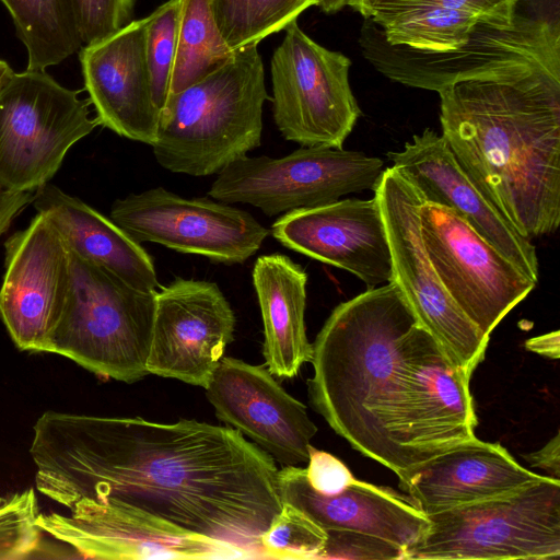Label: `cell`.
Instances as JSON below:
<instances>
[{
	"label": "cell",
	"instance_id": "obj_19",
	"mask_svg": "<svg viewBox=\"0 0 560 560\" xmlns=\"http://www.w3.org/2000/svg\"><path fill=\"white\" fill-rule=\"evenodd\" d=\"M387 158L425 201L454 211L537 283L539 264L532 240L523 236L480 191L442 135L427 128L406 142L402 150L388 152Z\"/></svg>",
	"mask_w": 560,
	"mask_h": 560
},
{
	"label": "cell",
	"instance_id": "obj_38",
	"mask_svg": "<svg viewBox=\"0 0 560 560\" xmlns=\"http://www.w3.org/2000/svg\"><path fill=\"white\" fill-rule=\"evenodd\" d=\"M524 458L536 468L545 470L551 478L560 480V436L557 433L540 450L524 455Z\"/></svg>",
	"mask_w": 560,
	"mask_h": 560
},
{
	"label": "cell",
	"instance_id": "obj_5",
	"mask_svg": "<svg viewBox=\"0 0 560 560\" xmlns=\"http://www.w3.org/2000/svg\"><path fill=\"white\" fill-rule=\"evenodd\" d=\"M70 255L71 288L45 352L66 357L101 377L141 380L149 374L156 291L138 290Z\"/></svg>",
	"mask_w": 560,
	"mask_h": 560
},
{
	"label": "cell",
	"instance_id": "obj_35",
	"mask_svg": "<svg viewBox=\"0 0 560 560\" xmlns=\"http://www.w3.org/2000/svg\"><path fill=\"white\" fill-rule=\"evenodd\" d=\"M305 476L314 490L327 495L342 491L354 479L341 460L327 452L314 448L312 445Z\"/></svg>",
	"mask_w": 560,
	"mask_h": 560
},
{
	"label": "cell",
	"instance_id": "obj_12",
	"mask_svg": "<svg viewBox=\"0 0 560 560\" xmlns=\"http://www.w3.org/2000/svg\"><path fill=\"white\" fill-rule=\"evenodd\" d=\"M419 220L425 252L441 283L490 337L536 282L447 207L423 201Z\"/></svg>",
	"mask_w": 560,
	"mask_h": 560
},
{
	"label": "cell",
	"instance_id": "obj_16",
	"mask_svg": "<svg viewBox=\"0 0 560 560\" xmlns=\"http://www.w3.org/2000/svg\"><path fill=\"white\" fill-rule=\"evenodd\" d=\"M234 312L217 283L176 278L155 292L149 374L206 388L233 340Z\"/></svg>",
	"mask_w": 560,
	"mask_h": 560
},
{
	"label": "cell",
	"instance_id": "obj_32",
	"mask_svg": "<svg viewBox=\"0 0 560 560\" xmlns=\"http://www.w3.org/2000/svg\"><path fill=\"white\" fill-rule=\"evenodd\" d=\"M515 0H348L364 19L373 21L421 7L459 10L481 20L508 26L513 22Z\"/></svg>",
	"mask_w": 560,
	"mask_h": 560
},
{
	"label": "cell",
	"instance_id": "obj_3",
	"mask_svg": "<svg viewBox=\"0 0 560 560\" xmlns=\"http://www.w3.org/2000/svg\"><path fill=\"white\" fill-rule=\"evenodd\" d=\"M440 121L458 163L525 237L560 224V73L470 80L438 92Z\"/></svg>",
	"mask_w": 560,
	"mask_h": 560
},
{
	"label": "cell",
	"instance_id": "obj_31",
	"mask_svg": "<svg viewBox=\"0 0 560 560\" xmlns=\"http://www.w3.org/2000/svg\"><path fill=\"white\" fill-rule=\"evenodd\" d=\"M33 488L0 498V560L26 559L39 549L43 530Z\"/></svg>",
	"mask_w": 560,
	"mask_h": 560
},
{
	"label": "cell",
	"instance_id": "obj_8",
	"mask_svg": "<svg viewBox=\"0 0 560 560\" xmlns=\"http://www.w3.org/2000/svg\"><path fill=\"white\" fill-rule=\"evenodd\" d=\"M45 70L13 72L0 88V183L34 192L48 184L68 151L98 122L90 101Z\"/></svg>",
	"mask_w": 560,
	"mask_h": 560
},
{
	"label": "cell",
	"instance_id": "obj_28",
	"mask_svg": "<svg viewBox=\"0 0 560 560\" xmlns=\"http://www.w3.org/2000/svg\"><path fill=\"white\" fill-rule=\"evenodd\" d=\"M373 21V20H372ZM386 40L421 50H450L464 44L480 18L459 10L421 7L374 21Z\"/></svg>",
	"mask_w": 560,
	"mask_h": 560
},
{
	"label": "cell",
	"instance_id": "obj_30",
	"mask_svg": "<svg viewBox=\"0 0 560 560\" xmlns=\"http://www.w3.org/2000/svg\"><path fill=\"white\" fill-rule=\"evenodd\" d=\"M183 0H170L147 16L145 48L153 100L161 112L170 93Z\"/></svg>",
	"mask_w": 560,
	"mask_h": 560
},
{
	"label": "cell",
	"instance_id": "obj_4",
	"mask_svg": "<svg viewBox=\"0 0 560 560\" xmlns=\"http://www.w3.org/2000/svg\"><path fill=\"white\" fill-rule=\"evenodd\" d=\"M270 100L258 45L167 97L151 145L165 170L190 176L218 174L260 145L262 106Z\"/></svg>",
	"mask_w": 560,
	"mask_h": 560
},
{
	"label": "cell",
	"instance_id": "obj_23",
	"mask_svg": "<svg viewBox=\"0 0 560 560\" xmlns=\"http://www.w3.org/2000/svg\"><path fill=\"white\" fill-rule=\"evenodd\" d=\"M32 205L52 222L71 253L138 290L161 287L152 257L110 218L51 184L34 191Z\"/></svg>",
	"mask_w": 560,
	"mask_h": 560
},
{
	"label": "cell",
	"instance_id": "obj_9",
	"mask_svg": "<svg viewBox=\"0 0 560 560\" xmlns=\"http://www.w3.org/2000/svg\"><path fill=\"white\" fill-rule=\"evenodd\" d=\"M384 170L378 158L324 145L301 147L279 159L246 154L217 174L208 195L275 217L327 205L349 194L374 191Z\"/></svg>",
	"mask_w": 560,
	"mask_h": 560
},
{
	"label": "cell",
	"instance_id": "obj_15",
	"mask_svg": "<svg viewBox=\"0 0 560 560\" xmlns=\"http://www.w3.org/2000/svg\"><path fill=\"white\" fill-rule=\"evenodd\" d=\"M0 319L22 351L45 352L72 281L71 255L42 213L4 243Z\"/></svg>",
	"mask_w": 560,
	"mask_h": 560
},
{
	"label": "cell",
	"instance_id": "obj_18",
	"mask_svg": "<svg viewBox=\"0 0 560 560\" xmlns=\"http://www.w3.org/2000/svg\"><path fill=\"white\" fill-rule=\"evenodd\" d=\"M271 234L289 249L351 272L369 289L392 281L389 242L375 196L289 211L275 221Z\"/></svg>",
	"mask_w": 560,
	"mask_h": 560
},
{
	"label": "cell",
	"instance_id": "obj_37",
	"mask_svg": "<svg viewBox=\"0 0 560 560\" xmlns=\"http://www.w3.org/2000/svg\"><path fill=\"white\" fill-rule=\"evenodd\" d=\"M34 192L13 191L0 183V237L10 228L13 220L32 203Z\"/></svg>",
	"mask_w": 560,
	"mask_h": 560
},
{
	"label": "cell",
	"instance_id": "obj_25",
	"mask_svg": "<svg viewBox=\"0 0 560 560\" xmlns=\"http://www.w3.org/2000/svg\"><path fill=\"white\" fill-rule=\"evenodd\" d=\"M27 52L26 70H46L79 51L74 0H0Z\"/></svg>",
	"mask_w": 560,
	"mask_h": 560
},
{
	"label": "cell",
	"instance_id": "obj_24",
	"mask_svg": "<svg viewBox=\"0 0 560 560\" xmlns=\"http://www.w3.org/2000/svg\"><path fill=\"white\" fill-rule=\"evenodd\" d=\"M252 277L262 317L267 369L279 378H292L312 359L305 329L307 275L289 256L276 253L259 256Z\"/></svg>",
	"mask_w": 560,
	"mask_h": 560
},
{
	"label": "cell",
	"instance_id": "obj_34",
	"mask_svg": "<svg viewBox=\"0 0 560 560\" xmlns=\"http://www.w3.org/2000/svg\"><path fill=\"white\" fill-rule=\"evenodd\" d=\"M136 0H74L80 36L84 45L100 40L127 25Z\"/></svg>",
	"mask_w": 560,
	"mask_h": 560
},
{
	"label": "cell",
	"instance_id": "obj_29",
	"mask_svg": "<svg viewBox=\"0 0 560 560\" xmlns=\"http://www.w3.org/2000/svg\"><path fill=\"white\" fill-rule=\"evenodd\" d=\"M326 532L304 512L282 502L269 527L260 536L262 557L268 559H319Z\"/></svg>",
	"mask_w": 560,
	"mask_h": 560
},
{
	"label": "cell",
	"instance_id": "obj_26",
	"mask_svg": "<svg viewBox=\"0 0 560 560\" xmlns=\"http://www.w3.org/2000/svg\"><path fill=\"white\" fill-rule=\"evenodd\" d=\"M234 51L222 38L208 0H183L168 96L203 78Z\"/></svg>",
	"mask_w": 560,
	"mask_h": 560
},
{
	"label": "cell",
	"instance_id": "obj_41",
	"mask_svg": "<svg viewBox=\"0 0 560 560\" xmlns=\"http://www.w3.org/2000/svg\"><path fill=\"white\" fill-rule=\"evenodd\" d=\"M13 72L14 71L12 70L10 65L7 61L0 59V88L11 77Z\"/></svg>",
	"mask_w": 560,
	"mask_h": 560
},
{
	"label": "cell",
	"instance_id": "obj_14",
	"mask_svg": "<svg viewBox=\"0 0 560 560\" xmlns=\"http://www.w3.org/2000/svg\"><path fill=\"white\" fill-rule=\"evenodd\" d=\"M44 534L83 559L246 558L236 548L184 532L114 501L82 499L69 514L39 513Z\"/></svg>",
	"mask_w": 560,
	"mask_h": 560
},
{
	"label": "cell",
	"instance_id": "obj_39",
	"mask_svg": "<svg viewBox=\"0 0 560 560\" xmlns=\"http://www.w3.org/2000/svg\"><path fill=\"white\" fill-rule=\"evenodd\" d=\"M525 348L529 351L548 357L550 359L560 358V332L555 330L533 337L525 341Z\"/></svg>",
	"mask_w": 560,
	"mask_h": 560
},
{
	"label": "cell",
	"instance_id": "obj_1",
	"mask_svg": "<svg viewBox=\"0 0 560 560\" xmlns=\"http://www.w3.org/2000/svg\"><path fill=\"white\" fill-rule=\"evenodd\" d=\"M30 454L36 489L69 510L114 501L246 558H264L260 536L282 508L273 457L231 427L50 410Z\"/></svg>",
	"mask_w": 560,
	"mask_h": 560
},
{
	"label": "cell",
	"instance_id": "obj_21",
	"mask_svg": "<svg viewBox=\"0 0 560 560\" xmlns=\"http://www.w3.org/2000/svg\"><path fill=\"white\" fill-rule=\"evenodd\" d=\"M540 477L499 443L474 438L408 469L399 488L425 515L513 492Z\"/></svg>",
	"mask_w": 560,
	"mask_h": 560
},
{
	"label": "cell",
	"instance_id": "obj_36",
	"mask_svg": "<svg viewBox=\"0 0 560 560\" xmlns=\"http://www.w3.org/2000/svg\"><path fill=\"white\" fill-rule=\"evenodd\" d=\"M560 0H515L513 15L528 19L560 33Z\"/></svg>",
	"mask_w": 560,
	"mask_h": 560
},
{
	"label": "cell",
	"instance_id": "obj_11",
	"mask_svg": "<svg viewBox=\"0 0 560 560\" xmlns=\"http://www.w3.org/2000/svg\"><path fill=\"white\" fill-rule=\"evenodd\" d=\"M271 62L272 117L285 140L342 148L361 115L349 83L351 61L308 37L293 21Z\"/></svg>",
	"mask_w": 560,
	"mask_h": 560
},
{
	"label": "cell",
	"instance_id": "obj_20",
	"mask_svg": "<svg viewBox=\"0 0 560 560\" xmlns=\"http://www.w3.org/2000/svg\"><path fill=\"white\" fill-rule=\"evenodd\" d=\"M147 16L79 50L84 89L98 126L152 145L160 110L147 61Z\"/></svg>",
	"mask_w": 560,
	"mask_h": 560
},
{
	"label": "cell",
	"instance_id": "obj_6",
	"mask_svg": "<svg viewBox=\"0 0 560 560\" xmlns=\"http://www.w3.org/2000/svg\"><path fill=\"white\" fill-rule=\"evenodd\" d=\"M359 45L388 79L435 92L470 80L512 81L538 70L560 73V33L517 15L508 26L479 22L464 44L441 51L390 44L380 25L364 19Z\"/></svg>",
	"mask_w": 560,
	"mask_h": 560
},
{
	"label": "cell",
	"instance_id": "obj_7",
	"mask_svg": "<svg viewBox=\"0 0 560 560\" xmlns=\"http://www.w3.org/2000/svg\"><path fill=\"white\" fill-rule=\"evenodd\" d=\"M427 517L425 532L404 560L560 558V480L548 476Z\"/></svg>",
	"mask_w": 560,
	"mask_h": 560
},
{
	"label": "cell",
	"instance_id": "obj_33",
	"mask_svg": "<svg viewBox=\"0 0 560 560\" xmlns=\"http://www.w3.org/2000/svg\"><path fill=\"white\" fill-rule=\"evenodd\" d=\"M319 559L394 560L404 557V549L384 538L348 529H327Z\"/></svg>",
	"mask_w": 560,
	"mask_h": 560
},
{
	"label": "cell",
	"instance_id": "obj_22",
	"mask_svg": "<svg viewBox=\"0 0 560 560\" xmlns=\"http://www.w3.org/2000/svg\"><path fill=\"white\" fill-rule=\"evenodd\" d=\"M279 493L323 529H348L389 540L404 549L425 532L429 521L409 498L383 487L353 479L336 494L314 490L305 468L284 466L277 474Z\"/></svg>",
	"mask_w": 560,
	"mask_h": 560
},
{
	"label": "cell",
	"instance_id": "obj_2",
	"mask_svg": "<svg viewBox=\"0 0 560 560\" xmlns=\"http://www.w3.org/2000/svg\"><path fill=\"white\" fill-rule=\"evenodd\" d=\"M313 407L400 476L476 438L470 378L390 281L338 304L312 343Z\"/></svg>",
	"mask_w": 560,
	"mask_h": 560
},
{
	"label": "cell",
	"instance_id": "obj_13",
	"mask_svg": "<svg viewBox=\"0 0 560 560\" xmlns=\"http://www.w3.org/2000/svg\"><path fill=\"white\" fill-rule=\"evenodd\" d=\"M109 218L138 243L226 265L246 261L269 235L245 210L214 199L185 198L163 187L115 200Z\"/></svg>",
	"mask_w": 560,
	"mask_h": 560
},
{
	"label": "cell",
	"instance_id": "obj_40",
	"mask_svg": "<svg viewBox=\"0 0 560 560\" xmlns=\"http://www.w3.org/2000/svg\"><path fill=\"white\" fill-rule=\"evenodd\" d=\"M319 7L325 13H335L348 4V0H317Z\"/></svg>",
	"mask_w": 560,
	"mask_h": 560
},
{
	"label": "cell",
	"instance_id": "obj_10",
	"mask_svg": "<svg viewBox=\"0 0 560 560\" xmlns=\"http://www.w3.org/2000/svg\"><path fill=\"white\" fill-rule=\"evenodd\" d=\"M374 196L389 242L392 281L450 359L470 378L483 360L490 337L456 305L428 257L419 220L423 196L393 166L384 170Z\"/></svg>",
	"mask_w": 560,
	"mask_h": 560
},
{
	"label": "cell",
	"instance_id": "obj_17",
	"mask_svg": "<svg viewBox=\"0 0 560 560\" xmlns=\"http://www.w3.org/2000/svg\"><path fill=\"white\" fill-rule=\"evenodd\" d=\"M205 389L220 421L284 466L307 464L317 427L268 369L222 358Z\"/></svg>",
	"mask_w": 560,
	"mask_h": 560
},
{
	"label": "cell",
	"instance_id": "obj_27",
	"mask_svg": "<svg viewBox=\"0 0 560 560\" xmlns=\"http://www.w3.org/2000/svg\"><path fill=\"white\" fill-rule=\"evenodd\" d=\"M317 3V0H208L214 23L232 50L258 45Z\"/></svg>",
	"mask_w": 560,
	"mask_h": 560
}]
</instances>
